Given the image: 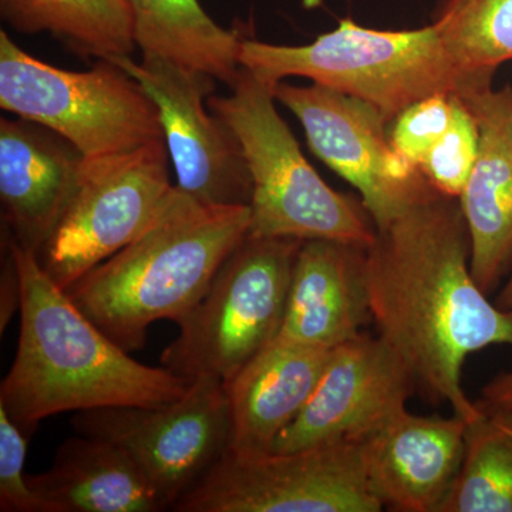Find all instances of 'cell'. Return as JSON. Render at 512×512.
I'll list each match as a JSON object with an SVG mask.
<instances>
[{
    "mask_svg": "<svg viewBox=\"0 0 512 512\" xmlns=\"http://www.w3.org/2000/svg\"><path fill=\"white\" fill-rule=\"evenodd\" d=\"M458 198L434 191L376 229L365 279L377 336L409 367L417 386L473 423L483 416L463 387L467 357L512 346V311L481 291Z\"/></svg>",
    "mask_w": 512,
    "mask_h": 512,
    "instance_id": "cell-1",
    "label": "cell"
},
{
    "mask_svg": "<svg viewBox=\"0 0 512 512\" xmlns=\"http://www.w3.org/2000/svg\"><path fill=\"white\" fill-rule=\"evenodd\" d=\"M13 248L22 276L20 333L0 407L29 437L59 413L161 406L187 392L190 382L133 359L77 308L35 254L15 239Z\"/></svg>",
    "mask_w": 512,
    "mask_h": 512,
    "instance_id": "cell-2",
    "label": "cell"
},
{
    "mask_svg": "<svg viewBox=\"0 0 512 512\" xmlns=\"http://www.w3.org/2000/svg\"><path fill=\"white\" fill-rule=\"evenodd\" d=\"M251 227L249 205H208L173 187L133 242L66 289L97 328L128 353L158 320L180 323Z\"/></svg>",
    "mask_w": 512,
    "mask_h": 512,
    "instance_id": "cell-3",
    "label": "cell"
},
{
    "mask_svg": "<svg viewBox=\"0 0 512 512\" xmlns=\"http://www.w3.org/2000/svg\"><path fill=\"white\" fill-rule=\"evenodd\" d=\"M239 63L269 86L288 77L349 94L375 106L387 123L440 93L463 96L493 77L467 72L431 23L421 29L376 30L345 19L311 45L281 46L241 39Z\"/></svg>",
    "mask_w": 512,
    "mask_h": 512,
    "instance_id": "cell-4",
    "label": "cell"
},
{
    "mask_svg": "<svg viewBox=\"0 0 512 512\" xmlns=\"http://www.w3.org/2000/svg\"><path fill=\"white\" fill-rule=\"evenodd\" d=\"M274 87L242 67L229 96L208 99L237 134L252 180L249 235L328 239L369 247L376 227L362 201L330 188L275 107Z\"/></svg>",
    "mask_w": 512,
    "mask_h": 512,
    "instance_id": "cell-5",
    "label": "cell"
},
{
    "mask_svg": "<svg viewBox=\"0 0 512 512\" xmlns=\"http://www.w3.org/2000/svg\"><path fill=\"white\" fill-rule=\"evenodd\" d=\"M0 107L55 131L84 160L164 140L157 104L113 60L72 72L30 56L0 32Z\"/></svg>",
    "mask_w": 512,
    "mask_h": 512,
    "instance_id": "cell-6",
    "label": "cell"
},
{
    "mask_svg": "<svg viewBox=\"0 0 512 512\" xmlns=\"http://www.w3.org/2000/svg\"><path fill=\"white\" fill-rule=\"evenodd\" d=\"M301 239L247 235L161 353V366L187 382L227 383L278 338Z\"/></svg>",
    "mask_w": 512,
    "mask_h": 512,
    "instance_id": "cell-7",
    "label": "cell"
},
{
    "mask_svg": "<svg viewBox=\"0 0 512 512\" xmlns=\"http://www.w3.org/2000/svg\"><path fill=\"white\" fill-rule=\"evenodd\" d=\"M72 426L124 451L164 510H173L220 463L231 437L227 389L210 376L192 380L174 402L86 410L76 413Z\"/></svg>",
    "mask_w": 512,
    "mask_h": 512,
    "instance_id": "cell-8",
    "label": "cell"
},
{
    "mask_svg": "<svg viewBox=\"0 0 512 512\" xmlns=\"http://www.w3.org/2000/svg\"><path fill=\"white\" fill-rule=\"evenodd\" d=\"M165 140L116 156L84 160L79 191L37 255L66 291L116 255L150 224L174 185Z\"/></svg>",
    "mask_w": 512,
    "mask_h": 512,
    "instance_id": "cell-9",
    "label": "cell"
},
{
    "mask_svg": "<svg viewBox=\"0 0 512 512\" xmlns=\"http://www.w3.org/2000/svg\"><path fill=\"white\" fill-rule=\"evenodd\" d=\"M360 443L291 453H227L174 505L177 512H377Z\"/></svg>",
    "mask_w": 512,
    "mask_h": 512,
    "instance_id": "cell-10",
    "label": "cell"
},
{
    "mask_svg": "<svg viewBox=\"0 0 512 512\" xmlns=\"http://www.w3.org/2000/svg\"><path fill=\"white\" fill-rule=\"evenodd\" d=\"M274 94L302 124L312 153L359 191L376 229L436 191L394 148L372 104L315 83L281 82Z\"/></svg>",
    "mask_w": 512,
    "mask_h": 512,
    "instance_id": "cell-11",
    "label": "cell"
},
{
    "mask_svg": "<svg viewBox=\"0 0 512 512\" xmlns=\"http://www.w3.org/2000/svg\"><path fill=\"white\" fill-rule=\"evenodd\" d=\"M113 62L157 104L175 187L208 205H249L252 180L241 143L227 121L205 106L217 79L157 56Z\"/></svg>",
    "mask_w": 512,
    "mask_h": 512,
    "instance_id": "cell-12",
    "label": "cell"
},
{
    "mask_svg": "<svg viewBox=\"0 0 512 512\" xmlns=\"http://www.w3.org/2000/svg\"><path fill=\"white\" fill-rule=\"evenodd\" d=\"M416 386L403 360L379 336L362 332L332 349L308 403L272 451L360 443L407 409Z\"/></svg>",
    "mask_w": 512,
    "mask_h": 512,
    "instance_id": "cell-13",
    "label": "cell"
},
{
    "mask_svg": "<svg viewBox=\"0 0 512 512\" xmlns=\"http://www.w3.org/2000/svg\"><path fill=\"white\" fill-rule=\"evenodd\" d=\"M83 164V154L55 131L2 117V220L20 248L39 255L79 191Z\"/></svg>",
    "mask_w": 512,
    "mask_h": 512,
    "instance_id": "cell-14",
    "label": "cell"
},
{
    "mask_svg": "<svg viewBox=\"0 0 512 512\" xmlns=\"http://www.w3.org/2000/svg\"><path fill=\"white\" fill-rule=\"evenodd\" d=\"M468 423L403 410L360 441L370 491L383 508L437 512L456 480Z\"/></svg>",
    "mask_w": 512,
    "mask_h": 512,
    "instance_id": "cell-15",
    "label": "cell"
},
{
    "mask_svg": "<svg viewBox=\"0 0 512 512\" xmlns=\"http://www.w3.org/2000/svg\"><path fill=\"white\" fill-rule=\"evenodd\" d=\"M476 116L480 144L461 211L470 237V266L490 295L512 269V86L493 84L464 93Z\"/></svg>",
    "mask_w": 512,
    "mask_h": 512,
    "instance_id": "cell-16",
    "label": "cell"
},
{
    "mask_svg": "<svg viewBox=\"0 0 512 512\" xmlns=\"http://www.w3.org/2000/svg\"><path fill=\"white\" fill-rule=\"evenodd\" d=\"M366 248L328 239L302 242L279 338L333 349L362 333L372 320L366 291Z\"/></svg>",
    "mask_w": 512,
    "mask_h": 512,
    "instance_id": "cell-17",
    "label": "cell"
},
{
    "mask_svg": "<svg viewBox=\"0 0 512 512\" xmlns=\"http://www.w3.org/2000/svg\"><path fill=\"white\" fill-rule=\"evenodd\" d=\"M330 352L278 336L224 383L231 417L228 453H272L279 434L308 403Z\"/></svg>",
    "mask_w": 512,
    "mask_h": 512,
    "instance_id": "cell-18",
    "label": "cell"
},
{
    "mask_svg": "<svg viewBox=\"0 0 512 512\" xmlns=\"http://www.w3.org/2000/svg\"><path fill=\"white\" fill-rule=\"evenodd\" d=\"M43 512H157L163 505L119 447L96 437L64 441L49 470L29 476Z\"/></svg>",
    "mask_w": 512,
    "mask_h": 512,
    "instance_id": "cell-19",
    "label": "cell"
},
{
    "mask_svg": "<svg viewBox=\"0 0 512 512\" xmlns=\"http://www.w3.org/2000/svg\"><path fill=\"white\" fill-rule=\"evenodd\" d=\"M133 12L134 39L143 56L210 74L235 83L241 73L239 45L242 37L221 28L198 0H128Z\"/></svg>",
    "mask_w": 512,
    "mask_h": 512,
    "instance_id": "cell-20",
    "label": "cell"
},
{
    "mask_svg": "<svg viewBox=\"0 0 512 512\" xmlns=\"http://www.w3.org/2000/svg\"><path fill=\"white\" fill-rule=\"evenodd\" d=\"M6 23L20 33H50L77 55L113 60L136 50L128 0H0Z\"/></svg>",
    "mask_w": 512,
    "mask_h": 512,
    "instance_id": "cell-21",
    "label": "cell"
},
{
    "mask_svg": "<svg viewBox=\"0 0 512 512\" xmlns=\"http://www.w3.org/2000/svg\"><path fill=\"white\" fill-rule=\"evenodd\" d=\"M437 512H512V426L484 413L468 423L460 470Z\"/></svg>",
    "mask_w": 512,
    "mask_h": 512,
    "instance_id": "cell-22",
    "label": "cell"
},
{
    "mask_svg": "<svg viewBox=\"0 0 512 512\" xmlns=\"http://www.w3.org/2000/svg\"><path fill=\"white\" fill-rule=\"evenodd\" d=\"M433 25L467 72L494 79L512 62V0H441Z\"/></svg>",
    "mask_w": 512,
    "mask_h": 512,
    "instance_id": "cell-23",
    "label": "cell"
},
{
    "mask_svg": "<svg viewBox=\"0 0 512 512\" xmlns=\"http://www.w3.org/2000/svg\"><path fill=\"white\" fill-rule=\"evenodd\" d=\"M461 97V96H460ZM480 131L463 97L453 123L419 165V171L440 194L460 198L476 164Z\"/></svg>",
    "mask_w": 512,
    "mask_h": 512,
    "instance_id": "cell-24",
    "label": "cell"
},
{
    "mask_svg": "<svg viewBox=\"0 0 512 512\" xmlns=\"http://www.w3.org/2000/svg\"><path fill=\"white\" fill-rule=\"evenodd\" d=\"M460 100L456 93L434 94L407 107L390 123L394 148L417 170L431 148L447 133Z\"/></svg>",
    "mask_w": 512,
    "mask_h": 512,
    "instance_id": "cell-25",
    "label": "cell"
},
{
    "mask_svg": "<svg viewBox=\"0 0 512 512\" xmlns=\"http://www.w3.org/2000/svg\"><path fill=\"white\" fill-rule=\"evenodd\" d=\"M30 437L0 407V511L43 512L25 476Z\"/></svg>",
    "mask_w": 512,
    "mask_h": 512,
    "instance_id": "cell-26",
    "label": "cell"
},
{
    "mask_svg": "<svg viewBox=\"0 0 512 512\" xmlns=\"http://www.w3.org/2000/svg\"><path fill=\"white\" fill-rule=\"evenodd\" d=\"M2 274H0V332H5L15 313L20 311L22 301V276L13 237L9 229L3 227L2 234Z\"/></svg>",
    "mask_w": 512,
    "mask_h": 512,
    "instance_id": "cell-27",
    "label": "cell"
},
{
    "mask_svg": "<svg viewBox=\"0 0 512 512\" xmlns=\"http://www.w3.org/2000/svg\"><path fill=\"white\" fill-rule=\"evenodd\" d=\"M476 403L487 416L512 426V370L491 380Z\"/></svg>",
    "mask_w": 512,
    "mask_h": 512,
    "instance_id": "cell-28",
    "label": "cell"
},
{
    "mask_svg": "<svg viewBox=\"0 0 512 512\" xmlns=\"http://www.w3.org/2000/svg\"><path fill=\"white\" fill-rule=\"evenodd\" d=\"M495 305H497L498 308L505 309V311H512V274L507 284H505L500 293H498L497 299H495Z\"/></svg>",
    "mask_w": 512,
    "mask_h": 512,
    "instance_id": "cell-29",
    "label": "cell"
}]
</instances>
